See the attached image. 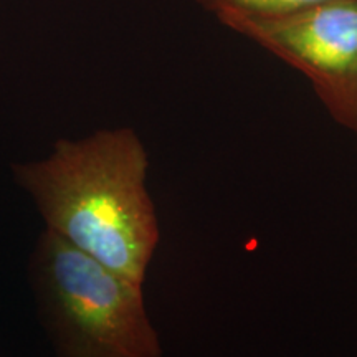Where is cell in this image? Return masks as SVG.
<instances>
[{
    "label": "cell",
    "mask_w": 357,
    "mask_h": 357,
    "mask_svg": "<svg viewBox=\"0 0 357 357\" xmlns=\"http://www.w3.org/2000/svg\"><path fill=\"white\" fill-rule=\"evenodd\" d=\"M147 172L149 154L131 128L58 139L45 158L13 166L45 230L141 284L160 240Z\"/></svg>",
    "instance_id": "cell-1"
},
{
    "label": "cell",
    "mask_w": 357,
    "mask_h": 357,
    "mask_svg": "<svg viewBox=\"0 0 357 357\" xmlns=\"http://www.w3.org/2000/svg\"><path fill=\"white\" fill-rule=\"evenodd\" d=\"M38 310L58 357H160L142 284L45 230L32 257Z\"/></svg>",
    "instance_id": "cell-2"
},
{
    "label": "cell",
    "mask_w": 357,
    "mask_h": 357,
    "mask_svg": "<svg viewBox=\"0 0 357 357\" xmlns=\"http://www.w3.org/2000/svg\"><path fill=\"white\" fill-rule=\"evenodd\" d=\"M220 24L305 75L333 121L357 131V0L283 17L229 15Z\"/></svg>",
    "instance_id": "cell-3"
},
{
    "label": "cell",
    "mask_w": 357,
    "mask_h": 357,
    "mask_svg": "<svg viewBox=\"0 0 357 357\" xmlns=\"http://www.w3.org/2000/svg\"><path fill=\"white\" fill-rule=\"evenodd\" d=\"M215 19L229 15L283 17L331 0H195Z\"/></svg>",
    "instance_id": "cell-4"
},
{
    "label": "cell",
    "mask_w": 357,
    "mask_h": 357,
    "mask_svg": "<svg viewBox=\"0 0 357 357\" xmlns=\"http://www.w3.org/2000/svg\"><path fill=\"white\" fill-rule=\"evenodd\" d=\"M354 134H356V136H357V131H356V132H354ZM356 151H357V144H356Z\"/></svg>",
    "instance_id": "cell-5"
}]
</instances>
